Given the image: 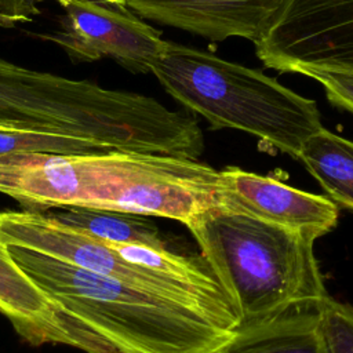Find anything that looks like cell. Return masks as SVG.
Here are the masks:
<instances>
[{"label": "cell", "instance_id": "cell-1", "mask_svg": "<svg viewBox=\"0 0 353 353\" xmlns=\"http://www.w3.org/2000/svg\"><path fill=\"white\" fill-rule=\"evenodd\" d=\"M218 170L196 159L103 150L0 153V194L25 211L92 208L185 225L219 207Z\"/></svg>", "mask_w": 353, "mask_h": 353}, {"label": "cell", "instance_id": "cell-2", "mask_svg": "<svg viewBox=\"0 0 353 353\" xmlns=\"http://www.w3.org/2000/svg\"><path fill=\"white\" fill-rule=\"evenodd\" d=\"M0 131L61 135L101 150L186 159L204 150L197 120L152 97L29 69L1 57Z\"/></svg>", "mask_w": 353, "mask_h": 353}, {"label": "cell", "instance_id": "cell-3", "mask_svg": "<svg viewBox=\"0 0 353 353\" xmlns=\"http://www.w3.org/2000/svg\"><path fill=\"white\" fill-rule=\"evenodd\" d=\"M85 353H215L234 334L207 313L117 279L8 245Z\"/></svg>", "mask_w": 353, "mask_h": 353}, {"label": "cell", "instance_id": "cell-4", "mask_svg": "<svg viewBox=\"0 0 353 353\" xmlns=\"http://www.w3.org/2000/svg\"><path fill=\"white\" fill-rule=\"evenodd\" d=\"M186 226L240 325L294 307L320 306L328 298L314 240L221 207L196 216Z\"/></svg>", "mask_w": 353, "mask_h": 353}, {"label": "cell", "instance_id": "cell-5", "mask_svg": "<svg viewBox=\"0 0 353 353\" xmlns=\"http://www.w3.org/2000/svg\"><path fill=\"white\" fill-rule=\"evenodd\" d=\"M150 73L214 128L248 132L296 159L302 143L323 128L313 99L204 50L167 41Z\"/></svg>", "mask_w": 353, "mask_h": 353}, {"label": "cell", "instance_id": "cell-6", "mask_svg": "<svg viewBox=\"0 0 353 353\" xmlns=\"http://www.w3.org/2000/svg\"><path fill=\"white\" fill-rule=\"evenodd\" d=\"M0 237L25 248L99 276L117 279L157 295L193 306L230 330L239 327L234 309L164 273L125 261L108 243L36 211L0 212Z\"/></svg>", "mask_w": 353, "mask_h": 353}, {"label": "cell", "instance_id": "cell-7", "mask_svg": "<svg viewBox=\"0 0 353 353\" xmlns=\"http://www.w3.org/2000/svg\"><path fill=\"white\" fill-rule=\"evenodd\" d=\"M255 50L265 66L281 72L353 73V0H285Z\"/></svg>", "mask_w": 353, "mask_h": 353}, {"label": "cell", "instance_id": "cell-8", "mask_svg": "<svg viewBox=\"0 0 353 353\" xmlns=\"http://www.w3.org/2000/svg\"><path fill=\"white\" fill-rule=\"evenodd\" d=\"M59 29L37 34L61 47L73 62L114 59L132 73H150L167 40L125 6L95 0L59 3Z\"/></svg>", "mask_w": 353, "mask_h": 353}, {"label": "cell", "instance_id": "cell-9", "mask_svg": "<svg viewBox=\"0 0 353 353\" xmlns=\"http://www.w3.org/2000/svg\"><path fill=\"white\" fill-rule=\"evenodd\" d=\"M216 199L223 210L285 228L314 241L336 225L339 215L338 205L325 196L239 167L218 171Z\"/></svg>", "mask_w": 353, "mask_h": 353}, {"label": "cell", "instance_id": "cell-10", "mask_svg": "<svg viewBox=\"0 0 353 353\" xmlns=\"http://www.w3.org/2000/svg\"><path fill=\"white\" fill-rule=\"evenodd\" d=\"M285 0H128L142 19L178 28L214 41L243 37L254 44L277 21Z\"/></svg>", "mask_w": 353, "mask_h": 353}, {"label": "cell", "instance_id": "cell-11", "mask_svg": "<svg viewBox=\"0 0 353 353\" xmlns=\"http://www.w3.org/2000/svg\"><path fill=\"white\" fill-rule=\"evenodd\" d=\"M0 313L4 314L19 336L40 346L44 343L68 345L57 306L46 291L21 268L10 247L0 237Z\"/></svg>", "mask_w": 353, "mask_h": 353}, {"label": "cell", "instance_id": "cell-12", "mask_svg": "<svg viewBox=\"0 0 353 353\" xmlns=\"http://www.w3.org/2000/svg\"><path fill=\"white\" fill-rule=\"evenodd\" d=\"M215 353H330L319 306L290 309L274 317L240 325Z\"/></svg>", "mask_w": 353, "mask_h": 353}, {"label": "cell", "instance_id": "cell-13", "mask_svg": "<svg viewBox=\"0 0 353 353\" xmlns=\"http://www.w3.org/2000/svg\"><path fill=\"white\" fill-rule=\"evenodd\" d=\"M298 159L330 200L353 211V141L323 127L302 143Z\"/></svg>", "mask_w": 353, "mask_h": 353}, {"label": "cell", "instance_id": "cell-14", "mask_svg": "<svg viewBox=\"0 0 353 353\" xmlns=\"http://www.w3.org/2000/svg\"><path fill=\"white\" fill-rule=\"evenodd\" d=\"M61 223L110 244L170 250L160 229L143 215L72 207L52 214Z\"/></svg>", "mask_w": 353, "mask_h": 353}, {"label": "cell", "instance_id": "cell-15", "mask_svg": "<svg viewBox=\"0 0 353 353\" xmlns=\"http://www.w3.org/2000/svg\"><path fill=\"white\" fill-rule=\"evenodd\" d=\"M103 152L97 145L51 134L0 131V153H59L77 154Z\"/></svg>", "mask_w": 353, "mask_h": 353}, {"label": "cell", "instance_id": "cell-16", "mask_svg": "<svg viewBox=\"0 0 353 353\" xmlns=\"http://www.w3.org/2000/svg\"><path fill=\"white\" fill-rule=\"evenodd\" d=\"M319 310L330 353H353V306L328 296Z\"/></svg>", "mask_w": 353, "mask_h": 353}, {"label": "cell", "instance_id": "cell-17", "mask_svg": "<svg viewBox=\"0 0 353 353\" xmlns=\"http://www.w3.org/2000/svg\"><path fill=\"white\" fill-rule=\"evenodd\" d=\"M298 73L316 80L319 84L323 85L330 102L353 113V73L352 72L301 69Z\"/></svg>", "mask_w": 353, "mask_h": 353}, {"label": "cell", "instance_id": "cell-18", "mask_svg": "<svg viewBox=\"0 0 353 353\" xmlns=\"http://www.w3.org/2000/svg\"><path fill=\"white\" fill-rule=\"evenodd\" d=\"M43 0H0V12L17 23L30 22L40 14Z\"/></svg>", "mask_w": 353, "mask_h": 353}, {"label": "cell", "instance_id": "cell-19", "mask_svg": "<svg viewBox=\"0 0 353 353\" xmlns=\"http://www.w3.org/2000/svg\"><path fill=\"white\" fill-rule=\"evenodd\" d=\"M15 25H17L15 21H12L11 18H8V17H6V15H3V14L0 12V28L8 29V28H14Z\"/></svg>", "mask_w": 353, "mask_h": 353}, {"label": "cell", "instance_id": "cell-20", "mask_svg": "<svg viewBox=\"0 0 353 353\" xmlns=\"http://www.w3.org/2000/svg\"><path fill=\"white\" fill-rule=\"evenodd\" d=\"M57 1L61 3L63 0H57ZM95 1H102V3H109V4H114V6H125L127 7L128 0H95Z\"/></svg>", "mask_w": 353, "mask_h": 353}]
</instances>
